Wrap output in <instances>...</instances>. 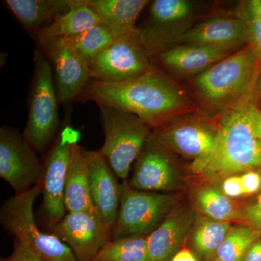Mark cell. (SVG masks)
<instances>
[{
    "mask_svg": "<svg viewBox=\"0 0 261 261\" xmlns=\"http://www.w3.org/2000/svg\"><path fill=\"white\" fill-rule=\"evenodd\" d=\"M81 100L132 113L152 129L197 112V106L172 78L155 67L145 74L119 82L90 80Z\"/></svg>",
    "mask_w": 261,
    "mask_h": 261,
    "instance_id": "obj_1",
    "label": "cell"
},
{
    "mask_svg": "<svg viewBox=\"0 0 261 261\" xmlns=\"http://www.w3.org/2000/svg\"><path fill=\"white\" fill-rule=\"evenodd\" d=\"M260 70L261 59L249 44L189 81L197 113L216 119L243 103L255 100Z\"/></svg>",
    "mask_w": 261,
    "mask_h": 261,
    "instance_id": "obj_2",
    "label": "cell"
},
{
    "mask_svg": "<svg viewBox=\"0 0 261 261\" xmlns=\"http://www.w3.org/2000/svg\"><path fill=\"white\" fill-rule=\"evenodd\" d=\"M254 103H243L220 117L214 145L203 157L192 161V174L216 181L261 169V142L252 121Z\"/></svg>",
    "mask_w": 261,
    "mask_h": 261,
    "instance_id": "obj_3",
    "label": "cell"
},
{
    "mask_svg": "<svg viewBox=\"0 0 261 261\" xmlns=\"http://www.w3.org/2000/svg\"><path fill=\"white\" fill-rule=\"evenodd\" d=\"M42 192L39 184L5 201L0 211L2 226L43 261H78L66 244L53 233L43 232L36 224L34 202Z\"/></svg>",
    "mask_w": 261,
    "mask_h": 261,
    "instance_id": "obj_4",
    "label": "cell"
},
{
    "mask_svg": "<svg viewBox=\"0 0 261 261\" xmlns=\"http://www.w3.org/2000/svg\"><path fill=\"white\" fill-rule=\"evenodd\" d=\"M105 136L101 153L120 179L126 180L152 130L132 113L98 105Z\"/></svg>",
    "mask_w": 261,
    "mask_h": 261,
    "instance_id": "obj_5",
    "label": "cell"
},
{
    "mask_svg": "<svg viewBox=\"0 0 261 261\" xmlns=\"http://www.w3.org/2000/svg\"><path fill=\"white\" fill-rule=\"evenodd\" d=\"M33 73L28 120L23 137L34 150L42 152L58 130L59 101L53 68L42 51H34Z\"/></svg>",
    "mask_w": 261,
    "mask_h": 261,
    "instance_id": "obj_6",
    "label": "cell"
},
{
    "mask_svg": "<svg viewBox=\"0 0 261 261\" xmlns=\"http://www.w3.org/2000/svg\"><path fill=\"white\" fill-rule=\"evenodd\" d=\"M177 205V196L141 191L123 181L121 184L119 209L111 231V240L148 236Z\"/></svg>",
    "mask_w": 261,
    "mask_h": 261,
    "instance_id": "obj_7",
    "label": "cell"
},
{
    "mask_svg": "<svg viewBox=\"0 0 261 261\" xmlns=\"http://www.w3.org/2000/svg\"><path fill=\"white\" fill-rule=\"evenodd\" d=\"M153 56L138 29L115 37L89 61L90 80L119 82L148 73L155 68Z\"/></svg>",
    "mask_w": 261,
    "mask_h": 261,
    "instance_id": "obj_8",
    "label": "cell"
},
{
    "mask_svg": "<svg viewBox=\"0 0 261 261\" xmlns=\"http://www.w3.org/2000/svg\"><path fill=\"white\" fill-rule=\"evenodd\" d=\"M148 18L137 28L153 55L176 45L195 25L198 8L190 0H154L149 3Z\"/></svg>",
    "mask_w": 261,
    "mask_h": 261,
    "instance_id": "obj_9",
    "label": "cell"
},
{
    "mask_svg": "<svg viewBox=\"0 0 261 261\" xmlns=\"http://www.w3.org/2000/svg\"><path fill=\"white\" fill-rule=\"evenodd\" d=\"M68 119L65 120V124L58 132L43 170V201L51 226L58 224L67 214L64 200L65 178L70 149L80 138V132L70 124Z\"/></svg>",
    "mask_w": 261,
    "mask_h": 261,
    "instance_id": "obj_10",
    "label": "cell"
},
{
    "mask_svg": "<svg viewBox=\"0 0 261 261\" xmlns=\"http://www.w3.org/2000/svg\"><path fill=\"white\" fill-rule=\"evenodd\" d=\"M42 166L35 150L18 130L0 128V177L16 194L27 191L42 182Z\"/></svg>",
    "mask_w": 261,
    "mask_h": 261,
    "instance_id": "obj_11",
    "label": "cell"
},
{
    "mask_svg": "<svg viewBox=\"0 0 261 261\" xmlns=\"http://www.w3.org/2000/svg\"><path fill=\"white\" fill-rule=\"evenodd\" d=\"M51 233L70 247L78 261H94L111 240V228L96 208L67 213L51 226Z\"/></svg>",
    "mask_w": 261,
    "mask_h": 261,
    "instance_id": "obj_12",
    "label": "cell"
},
{
    "mask_svg": "<svg viewBox=\"0 0 261 261\" xmlns=\"http://www.w3.org/2000/svg\"><path fill=\"white\" fill-rule=\"evenodd\" d=\"M173 154L149 137L134 163L128 182L130 187L141 191L161 193H168L181 187L183 178Z\"/></svg>",
    "mask_w": 261,
    "mask_h": 261,
    "instance_id": "obj_13",
    "label": "cell"
},
{
    "mask_svg": "<svg viewBox=\"0 0 261 261\" xmlns=\"http://www.w3.org/2000/svg\"><path fill=\"white\" fill-rule=\"evenodd\" d=\"M195 113L196 116L187 120H175L156 128L152 132L151 139L173 153L192 161L201 159L214 145L219 130V120L215 123V119Z\"/></svg>",
    "mask_w": 261,
    "mask_h": 261,
    "instance_id": "obj_14",
    "label": "cell"
},
{
    "mask_svg": "<svg viewBox=\"0 0 261 261\" xmlns=\"http://www.w3.org/2000/svg\"><path fill=\"white\" fill-rule=\"evenodd\" d=\"M39 44L53 68L58 101L63 104L72 102L90 80L88 61L58 38Z\"/></svg>",
    "mask_w": 261,
    "mask_h": 261,
    "instance_id": "obj_15",
    "label": "cell"
},
{
    "mask_svg": "<svg viewBox=\"0 0 261 261\" xmlns=\"http://www.w3.org/2000/svg\"><path fill=\"white\" fill-rule=\"evenodd\" d=\"M233 53L222 48L177 44L153 55V60L171 78L190 81Z\"/></svg>",
    "mask_w": 261,
    "mask_h": 261,
    "instance_id": "obj_16",
    "label": "cell"
},
{
    "mask_svg": "<svg viewBox=\"0 0 261 261\" xmlns=\"http://www.w3.org/2000/svg\"><path fill=\"white\" fill-rule=\"evenodd\" d=\"M89 173V186L94 207L108 226L112 228L116 223L120 199L121 184L100 150L83 148Z\"/></svg>",
    "mask_w": 261,
    "mask_h": 261,
    "instance_id": "obj_17",
    "label": "cell"
},
{
    "mask_svg": "<svg viewBox=\"0 0 261 261\" xmlns=\"http://www.w3.org/2000/svg\"><path fill=\"white\" fill-rule=\"evenodd\" d=\"M197 220L188 205H176L159 227L147 236L150 261H171L181 249Z\"/></svg>",
    "mask_w": 261,
    "mask_h": 261,
    "instance_id": "obj_18",
    "label": "cell"
},
{
    "mask_svg": "<svg viewBox=\"0 0 261 261\" xmlns=\"http://www.w3.org/2000/svg\"><path fill=\"white\" fill-rule=\"evenodd\" d=\"M250 44L246 27L235 17H216L196 23L178 41L192 44L222 48L236 51Z\"/></svg>",
    "mask_w": 261,
    "mask_h": 261,
    "instance_id": "obj_19",
    "label": "cell"
},
{
    "mask_svg": "<svg viewBox=\"0 0 261 261\" xmlns=\"http://www.w3.org/2000/svg\"><path fill=\"white\" fill-rule=\"evenodd\" d=\"M64 200L67 213L94 209L89 186V173L83 148L79 142L70 149L65 182Z\"/></svg>",
    "mask_w": 261,
    "mask_h": 261,
    "instance_id": "obj_20",
    "label": "cell"
},
{
    "mask_svg": "<svg viewBox=\"0 0 261 261\" xmlns=\"http://www.w3.org/2000/svg\"><path fill=\"white\" fill-rule=\"evenodd\" d=\"M115 37L133 32L148 0H86Z\"/></svg>",
    "mask_w": 261,
    "mask_h": 261,
    "instance_id": "obj_21",
    "label": "cell"
},
{
    "mask_svg": "<svg viewBox=\"0 0 261 261\" xmlns=\"http://www.w3.org/2000/svg\"><path fill=\"white\" fill-rule=\"evenodd\" d=\"M101 24L103 23L99 15L86 0H73L66 11L57 17L50 25L38 32V42L71 37Z\"/></svg>",
    "mask_w": 261,
    "mask_h": 261,
    "instance_id": "obj_22",
    "label": "cell"
},
{
    "mask_svg": "<svg viewBox=\"0 0 261 261\" xmlns=\"http://www.w3.org/2000/svg\"><path fill=\"white\" fill-rule=\"evenodd\" d=\"M73 0H7L5 4L29 32L34 34L43 23L66 11Z\"/></svg>",
    "mask_w": 261,
    "mask_h": 261,
    "instance_id": "obj_23",
    "label": "cell"
},
{
    "mask_svg": "<svg viewBox=\"0 0 261 261\" xmlns=\"http://www.w3.org/2000/svg\"><path fill=\"white\" fill-rule=\"evenodd\" d=\"M232 223L203 218L196 220L192 229V250L199 260L212 261L232 227Z\"/></svg>",
    "mask_w": 261,
    "mask_h": 261,
    "instance_id": "obj_24",
    "label": "cell"
},
{
    "mask_svg": "<svg viewBox=\"0 0 261 261\" xmlns=\"http://www.w3.org/2000/svg\"><path fill=\"white\" fill-rule=\"evenodd\" d=\"M195 201L197 209L206 218L231 223L245 221L243 207H238L218 187H201L196 192Z\"/></svg>",
    "mask_w": 261,
    "mask_h": 261,
    "instance_id": "obj_25",
    "label": "cell"
},
{
    "mask_svg": "<svg viewBox=\"0 0 261 261\" xmlns=\"http://www.w3.org/2000/svg\"><path fill=\"white\" fill-rule=\"evenodd\" d=\"M94 261H150L147 237H130L111 240Z\"/></svg>",
    "mask_w": 261,
    "mask_h": 261,
    "instance_id": "obj_26",
    "label": "cell"
},
{
    "mask_svg": "<svg viewBox=\"0 0 261 261\" xmlns=\"http://www.w3.org/2000/svg\"><path fill=\"white\" fill-rule=\"evenodd\" d=\"M114 38L108 27L101 24L76 35L58 39L89 62L111 44Z\"/></svg>",
    "mask_w": 261,
    "mask_h": 261,
    "instance_id": "obj_27",
    "label": "cell"
},
{
    "mask_svg": "<svg viewBox=\"0 0 261 261\" xmlns=\"http://www.w3.org/2000/svg\"><path fill=\"white\" fill-rule=\"evenodd\" d=\"M260 233L247 225L233 226L221 244L215 259L218 261H243Z\"/></svg>",
    "mask_w": 261,
    "mask_h": 261,
    "instance_id": "obj_28",
    "label": "cell"
},
{
    "mask_svg": "<svg viewBox=\"0 0 261 261\" xmlns=\"http://www.w3.org/2000/svg\"><path fill=\"white\" fill-rule=\"evenodd\" d=\"M235 16L243 22L250 44L261 59V0H246L239 3Z\"/></svg>",
    "mask_w": 261,
    "mask_h": 261,
    "instance_id": "obj_29",
    "label": "cell"
},
{
    "mask_svg": "<svg viewBox=\"0 0 261 261\" xmlns=\"http://www.w3.org/2000/svg\"><path fill=\"white\" fill-rule=\"evenodd\" d=\"M220 189L225 195L232 200L245 195L240 174L225 178Z\"/></svg>",
    "mask_w": 261,
    "mask_h": 261,
    "instance_id": "obj_30",
    "label": "cell"
},
{
    "mask_svg": "<svg viewBox=\"0 0 261 261\" xmlns=\"http://www.w3.org/2000/svg\"><path fill=\"white\" fill-rule=\"evenodd\" d=\"M245 221L261 235V202L249 204L243 207Z\"/></svg>",
    "mask_w": 261,
    "mask_h": 261,
    "instance_id": "obj_31",
    "label": "cell"
},
{
    "mask_svg": "<svg viewBox=\"0 0 261 261\" xmlns=\"http://www.w3.org/2000/svg\"><path fill=\"white\" fill-rule=\"evenodd\" d=\"M245 195L256 193L261 189V174L257 171H250L240 174Z\"/></svg>",
    "mask_w": 261,
    "mask_h": 261,
    "instance_id": "obj_32",
    "label": "cell"
},
{
    "mask_svg": "<svg viewBox=\"0 0 261 261\" xmlns=\"http://www.w3.org/2000/svg\"><path fill=\"white\" fill-rule=\"evenodd\" d=\"M5 261H43L21 243L15 240L14 248L11 255Z\"/></svg>",
    "mask_w": 261,
    "mask_h": 261,
    "instance_id": "obj_33",
    "label": "cell"
},
{
    "mask_svg": "<svg viewBox=\"0 0 261 261\" xmlns=\"http://www.w3.org/2000/svg\"><path fill=\"white\" fill-rule=\"evenodd\" d=\"M243 261H261V238L252 244Z\"/></svg>",
    "mask_w": 261,
    "mask_h": 261,
    "instance_id": "obj_34",
    "label": "cell"
},
{
    "mask_svg": "<svg viewBox=\"0 0 261 261\" xmlns=\"http://www.w3.org/2000/svg\"><path fill=\"white\" fill-rule=\"evenodd\" d=\"M251 114L254 130L257 138L261 142V109L258 108L255 102L252 106Z\"/></svg>",
    "mask_w": 261,
    "mask_h": 261,
    "instance_id": "obj_35",
    "label": "cell"
},
{
    "mask_svg": "<svg viewBox=\"0 0 261 261\" xmlns=\"http://www.w3.org/2000/svg\"><path fill=\"white\" fill-rule=\"evenodd\" d=\"M171 261H199V259L192 250L183 247L172 257Z\"/></svg>",
    "mask_w": 261,
    "mask_h": 261,
    "instance_id": "obj_36",
    "label": "cell"
},
{
    "mask_svg": "<svg viewBox=\"0 0 261 261\" xmlns=\"http://www.w3.org/2000/svg\"><path fill=\"white\" fill-rule=\"evenodd\" d=\"M255 95L256 96L258 100L261 102V70L256 80L255 87Z\"/></svg>",
    "mask_w": 261,
    "mask_h": 261,
    "instance_id": "obj_37",
    "label": "cell"
},
{
    "mask_svg": "<svg viewBox=\"0 0 261 261\" xmlns=\"http://www.w3.org/2000/svg\"><path fill=\"white\" fill-rule=\"evenodd\" d=\"M212 261H218V260H216V259H214V260H213Z\"/></svg>",
    "mask_w": 261,
    "mask_h": 261,
    "instance_id": "obj_38",
    "label": "cell"
}]
</instances>
